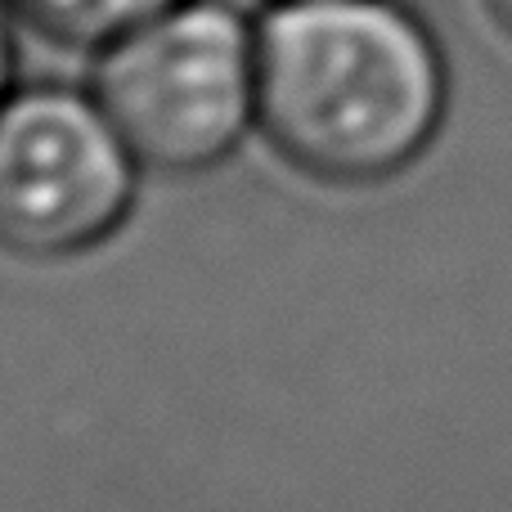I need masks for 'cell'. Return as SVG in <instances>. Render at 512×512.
<instances>
[{"mask_svg":"<svg viewBox=\"0 0 512 512\" xmlns=\"http://www.w3.org/2000/svg\"><path fill=\"white\" fill-rule=\"evenodd\" d=\"M450 72L400 0H270L256 18V126L324 185H378L441 131Z\"/></svg>","mask_w":512,"mask_h":512,"instance_id":"1","label":"cell"},{"mask_svg":"<svg viewBox=\"0 0 512 512\" xmlns=\"http://www.w3.org/2000/svg\"><path fill=\"white\" fill-rule=\"evenodd\" d=\"M95 99L144 171L203 176L256 126V23L180 0L95 54Z\"/></svg>","mask_w":512,"mask_h":512,"instance_id":"2","label":"cell"},{"mask_svg":"<svg viewBox=\"0 0 512 512\" xmlns=\"http://www.w3.org/2000/svg\"><path fill=\"white\" fill-rule=\"evenodd\" d=\"M135 171L95 90L14 86L0 104V248L32 261L90 252L126 221Z\"/></svg>","mask_w":512,"mask_h":512,"instance_id":"3","label":"cell"},{"mask_svg":"<svg viewBox=\"0 0 512 512\" xmlns=\"http://www.w3.org/2000/svg\"><path fill=\"white\" fill-rule=\"evenodd\" d=\"M18 23L63 50H104L180 0H9Z\"/></svg>","mask_w":512,"mask_h":512,"instance_id":"4","label":"cell"},{"mask_svg":"<svg viewBox=\"0 0 512 512\" xmlns=\"http://www.w3.org/2000/svg\"><path fill=\"white\" fill-rule=\"evenodd\" d=\"M14 5L9 0H0V104L9 99V90H14Z\"/></svg>","mask_w":512,"mask_h":512,"instance_id":"5","label":"cell"},{"mask_svg":"<svg viewBox=\"0 0 512 512\" xmlns=\"http://www.w3.org/2000/svg\"><path fill=\"white\" fill-rule=\"evenodd\" d=\"M486 9H490V18L512 36V0H486Z\"/></svg>","mask_w":512,"mask_h":512,"instance_id":"6","label":"cell"}]
</instances>
